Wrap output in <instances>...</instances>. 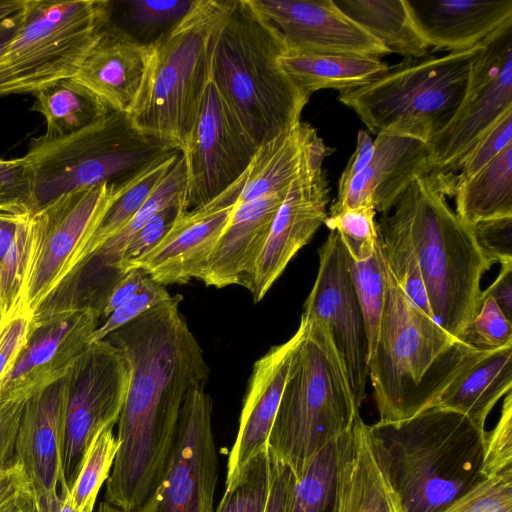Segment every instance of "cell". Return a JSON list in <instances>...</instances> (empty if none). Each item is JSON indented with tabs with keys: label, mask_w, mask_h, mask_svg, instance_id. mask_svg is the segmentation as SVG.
Here are the masks:
<instances>
[{
	"label": "cell",
	"mask_w": 512,
	"mask_h": 512,
	"mask_svg": "<svg viewBox=\"0 0 512 512\" xmlns=\"http://www.w3.org/2000/svg\"><path fill=\"white\" fill-rule=\"evenodd\" d=\"M171 296L104 339L121 354L129 386L118 419L119 442L105 501L129 510L158 487L174 449L180 410L189 390L205 386L209 367Z\"/></svg>",
	"instance_id": "cell-1"
},
{
	"label": "cell",
	"mask_w": 512,
	"mask_h": 512,
	"mask_svg": "<svg viewBox=\"0 0 512 512\" xmlns=\"http://www.w3.org/2000/svg\"><path fill=\"white\" fill-rule=\"evenodd\" d=\"M385 302L368 376L378 422L406 420L433 406L487 351L452 336L417 306L385 266Z\"/></svg>",
	"instance_id": "cell-2"
},
{
	"label": "cell",
	"mask_w": 512,
	"mask_h": 512,
	"mask_svg": "<svg viewBox=\"0 0 512 512\" xmlns=\"http://www.w3.org/2000/svg\"><path fill=\"white\" fill-rule=\"evenodd\" d=\"M446 195L442 180L427 173L410 183L389 213L415 248L432 317L459 338L481 307V280L492 266L473 227L450 207Z\"/></svg>",
	"instance_id": "cell-3"
},
{
	"label": "cell",
	"mask_w": 512,
	"mask_h": 512,
	"mask_svg": "<svg viewBox=\"0 0 512 512\" xmlns=\"http://www.w3.org/2000/svg\"><path fill=\"white\" fill-rule=\"evenodd\" d=\"M284 51L248 0H234L215 42L211 82L257 148L295 127L310 98L281 67Z\"/></svg>",
	"instance_id": "cell-4"
},
{
	"label": "cell",
	"mask_w": 512,
	"mask_h": 512,
	"mask_svg": "<svg viewBox=\"0 0 512 512\" xmlns=\"http://www.w3.org/2000/svg\"><path fill=\"white\" fill-rule=\"evenodd\" d=\"M372 428L406 512H439L484 479L486 431L458 411L431 406Z\"/></svg>",
	"instance_id": "cell-5"
},
{
	"label": "cell",
	"mask_w": 512,
	"mask_h": 512,
	"mask_svg": "<svg viewBox=\"0 0 512 512\" xmlns=\"http://www.w3.org/2000/svg\"><path fill=\"white\" fill-rule=\"evenodd\" d=\"M301 318L304 333L292 355L266 446L293 474L348 432L360 414L329 327L315 318Z\"/></svg>",
	"instance_id": "cell-6"
},
{
	"label": "cell",
	"mask_w": 512,
	"mask_h": 512,
	"mask_svg": "<svg viewBox=\"0 0 512 512\" xmlns=\"http://www.w3.org/2000/svg\"><path fill=\"white\" fill-rule=\"evenodd\" d=\"M234 0H196L150 43L136 100L127 112L141 133L183 149L211 81L215 42Z\"/></svg>",
	"instance_id": "cell-7"
},
{
	"label": "cell",
	"mask_w": 512,
	"mask_h": 512,
	"mask_svg": "<svg viewBox=\"0 0 512 512\" xmlns=\"http://www.w3.org/2000/svg\"><path fill=\"white\" fill-rule=\"evenodd\" d=\"M480 44L445 55L403 58L368 84L339 92L368 130L428 144L445 129L466 94Z\"/></svg>",
	"instance_id": "cell-8"
},
{
	"label": "cell",
	"mask_w": 512,
	"mask_h": 512,
	"mask_svg": "<svg viewBox=\"0 0 512 512\" xmlns=\"http://www.w3.org/2000/svg\"><path fill=\"white\" fill-rule=\"evenodd\" d=\"M176 151L180 150L172 144L138 131L127 113L116 111L66 137L32 138L25 157L31 170L33 213L69 192L123 185Z\"/></svg>",
	"instance_id": "cell-9"
},
{
	"label": "cell",
	"mask_w": 512,
	"mask_h": 512,
	"mask_svg": "<svg viewBox=\"0 0 512 512\" xmlns=\"http://www.w3.org/2000/svg\"><path fill=\"white\" fill-rule=\"evenodd\" d=\"M107 0H27L0 54V97L73 77L111 20Z\"/></svg>",
	"instance_id": "cell-10"
},
{
	"label": "cell",
	"mask_w": 512,
	"mask_h": 512,
	"mask_svg": "<svg viewBox=\"0 0 512 512\" xmlns=\"http://www.w3.org/2000/svg\"><path fill=\"white\" fill-rule=\"evenodd\" d=\"M125 184L69 192L33 213L32 247L21 308L33 315L57 288Z\"/></svg>",
	"instance_id": "cell-11"
},
{
	"label": "cell",
	"mask_w": 512,
	"mask_h": 512,
	"mask_svg": "<svg viewBox=\"0 0 512 512\" xmlns=\"http://www.w3.org/2000/svg\"><path fill=\"white\" fill-rule=\"evenodd\" d=\"M205 386L188 391L162 481L139 506L125 510L106 501L97 512H214L218 459L212 430V400Z\"/></svg>",
	"instance_id": "cell-12"
},
{
	"label": "cell",
	"mask_w": 512,
	"mask_h": 512,
	"mask_svg": "<svg viewBox=\"0 0 512 512\" xmlns=\"http://www.w3.org/2000/svg\"><path fill=\"white\" fill-rule=\"evenodd\" d=\"M512 110V20L480 43L463 101L448 126L428 144L429 169L451 176L477 139Z\"/></svg>",
	"instance_id": "cell-13"
},
{
	"label": "cell",
	"mask_w": 512,
	"mask_h": 512,
	"mask_svg": "<svg viewBox=\"0 0 512 512\" xmlns=\"http://www.w3.org/2000/svg\"><path fill=\"white\" fill-rule=\"evenodd\" d=\"M70 387L59 484H73L94 437L114 426L124 406L129 372L107 340L91 342L69 370Z\"/></svg>",
	"instance_id": "cell-14"
},
{
	"label": "cell",
	"mask_w": 512,
	"mask_h": 512,
	"mask_svg": "<svg viewBox=\"0 0 512 512\" xmlns=\"http://www.w3.org/2000/svg\"><path fill=\"white\" fill-rule=\"evenodd\" d=\"M256 149L210 81L181 150L186 175L183 210L206 206L233 185Z\"/></svg>",
	"instance_id": "cell-15"
},
{
	"label": "cell",
	"mask_w": 512,
	"mask_h": 512,
	"mask_svg": "<svg viewBox=\"0 0 512 512\" xmlns=\"http://www.w3.org/2000/svg\"><path fill=\"white\" fill-rule=\"evenodd\" d=\"M302 315L329 327L346 366L355 401L361 408L368 380V341L347 249L335 230L330 231L319 249L318 272Z\"/></svg>",
	"instance_id": "cell-16"
},
{
	"label": "cell",
	"mask_w": 512,
	"mask_h": 512,
	"mask_svg": "<svg viewBox=\"0 0 512 512\" xmlns=\"http://www.w3.org/2000/svg\"><path fill=\"white\" fill-rule=\"evenodd\" d=\"M331 151L327 147L313 157L288 187L264 247L241 284L250 291L255 303L262 300L294 255L324 224L329 185L323 162Z\"/></svg>",
	"instance_id": "cell-17"
},
{
	"label": "cell",
	"mask_w": 512,
	"mask_h": 512,
	"mask_svg": "<svg viewBox=\"0 0 512 512\" xmlns=\"http://www.w3.org/2000/svg\"><path fill=\"white\" fill-rule=\"evenodd\" d=\"M280 36L285 50L383 57L386 47L333 0H248Z\"/></svg>",
	"instance_id": "cell-18"
},
{
	"label": "cell",
	"mask_w": 512,
	"mask_h": 512,
	"mask_svg": "<svg viewBox=\"0 0 512 512\" xmlns=\"http://www.w3.org/2000/svg\"><path fill=\"white\" fill-rule=\"evenodd\" d=\"M99 319L90 310H70L33 323L5 378L1 400L27 399L63 378L90 344Z\"/></svg>",
	"instance_id": "cell-19"
},
{
	"label": "cell",
	"mask_w": 512,
	"mask_h": 512,
	"mask_svg": "<svg viewBox=\"0 0 512 512\" xmlns=\"http://www.w3.org/2000/svg\"><path fill=\"white\" fill-rule=\"evenodd\" d=\"M333 512H406L392 482L385 447L359 414L334 443Z\"/></svg>",
	"instance_id": "cell-20"
},
{
	"label": "cell",
	"mask_w": 512,
	"mask_h": 512,
	"mask_svg": "<svg viewBox=\"0 0 512 512\" xmlns=\"http://www.w3.org/2000/svg\"><path fill=\"white\" fill-rule=\"evenodd\" d=\"M305 329L301 318L294 335L273 346L253 366L239 419V429L227 460L225 490L236 487L254 459L267 446L295 348Z\"/></svg>",
	"instance_id": "cell-21"
},
{
	"label": "cell",
	"mask_w": 512,
	"mask_h": 512,
	"mask_svg": "<svg viewBox=\"0 0 512 512\" xmlns=\"http://www.w3.org/2000/svg\"><path fill=\"white\" fill-rule=\"evenodd\" d=\"M70 377L26 399L16 436L14 457L29 481L34 501L58 495Z\"/></svg>",
	"instance_id": "cell-22"
},
{
	"label": "cell",
	"mask_w": 512,
	"mask_h": 512,
	"mask_svg": "<svg viewBox=\"0 0 512 512\" xmlns=\"http://www.w3.org/2000/svg\"><path fill=\"white\" fill-rule=\"evenodd\" d=\"M373 142L370 163L338 188L328 214L372 203L376 212L386 215L414 179L430 173L427 144L387 133L377 134Z\"/></svg>",
	"instance_id": "cell-23"
},
{
	"label": "cell",
	"mask_w": 512,
	"mask_h": 512,
	"mask_svg": "<svg viewBox=\"0 0 512 512\" xmlns=\"http://www.w3.org/2000/svg\"><path fill=\"white\" fill-rule=\"evenodd\" d=\"M186 175L182 153L163 182L140 210L65 277L77 299L101 314L111 292L123 278L120 262L133 235L160 210L182 198Z\"/></svg>",
	"instance_id": "cell-24"
},
{
	"label": "cell",
	"mask_w": 512,
	"mask_h": 512,
	"mask_svg": "<svg viewBox=\"0 0 512 512\" xmlns=\"http://www.w3.org/2000/svg\"><path fill=\"white\" fill-rule=\"evenodd\" d=\"M326 148L316 129L300 121L260 145L240 178L203 207L226 208L285 191L313 157Z\"/></svg>",
	"instance_id": "cell-25"
},
{
	"label": "cell",
	"mask_w": 512,
	"mask_h": 512,
	"mask_svg": "<svg viewBox=\"0 0 512 512\" xmlns=\"http://www.w3.org/2000/svg\"><path fill=\"white\" fill-rule=\"evenodd\" d=\"M234 206L182 212L169 232L137 268L162 285L184 284L200 275Z\"/></svg>",
	"instance_id": "cell-26"
},
{
	"label": "cell",
	"mask_w": 512,
	"mask_h": 512,
	"mask_svg": "<svg viewBox=\"0 0 512 512\" xmlns=\"http://www.w3.org/2000/svg\"><path fill=\"white\" fill-rule=\"evenodd\" d=\"M150 45L137 41L111 20L73 78L111 111L127 113L140 91Z\"/></svg>",
	"instance_id": "cell-27"
},
{
	"label": "cell",
	"mask_w": 512,
	"mask_h": 512,
	"mask_svg": "<svg viewBox=\"0 0 512 512\" xmlns=\"http://www.w3.org/2000/svg\"><path fill=\"white\" fill-rule=\"evenodd\" d=\"M418 33L435 51L479 45L512 20V0H405Z\"/></svg>",
	"instance_id": "cell-28"
},
{
	"label": "cell",
	"mask_w": 512,
	"mask_h": 512,
	"mask_svg": "<svg viewBox=\"0 0 512 512\" xmlns=\"http://www.w3.org/2000/svg\"><path fill=\"white\" fill-rule=\"evenodd\" d=\"M287 190L234 206L200 275L207 286L223 288L242 282L252 271Z\"/></svg>",
	"instance_id": "cell-29"
},
{
	"label": "cell",
	"mask_w": 512,
	"mask_h": 512,
	"mask_svg": "<svg viewBox=\"0 0 512 512\" xmlns=\"http://www.w3.org/2000/svg\"><path fill=\"white\" fill-rule=\"evenodd\" d=\"M511 388L512 344L487 351L444 390L433 406L458 411L486 431L488 415Z\"/></svg>",
	"instance_id": "cell-30"
},
{
	"label": "cell",
	"mask_w": 512,
	"mask_h": 512,
	"mask_svg": "<svg viewBox=\"0 0 512 512\" xmlns=\"http://www.w3.org/2000/svg\"><path fill=\"white\" fill-rule=\"evenodd\" d=\"M285 73L307 96L323 89L341 91L361 87L388 68L376 56L323 54L285 50L279 57Z\"/></svg>",
	"instance_id": "cell-31"
},
{
	"label": "cell",
	"mask_w": 512,
	"mask_h": 512,
	"mask_svg": "<svg viewBox=\"0 0 512 512\" xmlns=\"http://www.w3.org/2000/svg\"><path fill=\"white\" fill-rule=\"evenodd\" d=\"M457 215L468 225L512 216V144L475 175L454 182Z\"/></svg>",
	"instance_id": "cell-32"
},
{
	"label": "cell",
	"mask_w": 512,
	"mask_h": 512,
	"mask_svg": "<svg viewBox=\"0 0 512 512\" xmlns=\"http://www.w3.org/2000/svg\"><path fill=\"white\" fill-rule=\"evenodd\" d=\"M333 1L390 53L403 58H419L429 54V47L414 26L405 0Z\"/></svg>",
	"instance_id": "cell-33"
},
{
	"label": "cell",
	"mask_w": 512,
	"mask_h": 512,
	"mask_svg": "<svg viewBox=\"0 0 512 512\" xmlns=\"http://www.w3.org/2000/svg\"><path fill=\"white\" fill-rule=\"evenodd\" d=\"M34 111L46 121L47 139H58L76 133L111 111L92 91L73 77L57 80L33 93Z\"/></svg>",
	"instance_id": "cell-34"
},
{
	"label": "cell",
	"mask_w": 512,
	"mask_h": 512,
	"mask_svg": "<svg viewBox=\"0 0 512 512\" xmlns=\"http://www.w3.org/2000/svg\"><path fill=\"white\" fill-rule=\"evenodd\" d=\"M180 155L181 151H176L161 157L124 185L83 245L72 269L129 222L160 186Z\"/></svg>",
	"instance_id": "cell-35"
},
{
	"label": "cell",
	"mask_w": 512,
	"mask_h": 512,
	"mask_svg": "<svg viewBox=\"0 0 512 512\" xmlns=\"http://www.w3.org/2000/svg\"><path fill=\"white\" fill-rule=\"evenodd\" d=\"M348 258L352 283L365 323L369 357L377 341L385 302L386 259L380 233L371 252L360 257L348 254Z\"/></svg>",
	"instance_id": "cell-36"
},
{
	"label": "cell",
	"mask_w": 512,
	"mask_h": 512,
	"mask_svg": "<svg viewBox=\"0 0 512 512\" xmlns=\"http://www.w3.org/2000/svg\"><path fill=\"white\" fill-rule=\"evenodd\" d=\"M377 223L391 273L410 299L432 317L419 260L406 230L391 213Z\"/></svg>",
	"instance_id": "cell-37"
},
{
	"label": "cell",
	"mask_w": 512,
	"mask_h": 512,
	"mask_svg": "<svg viewBox=\"0 0 512 512\" xmlns=\"http://www.w3.org/2000/svg\"><path fill=\"white\" fill-rule=\"evenodd\" d=\"M113 428L108 426L94 437L68 489L72 504L78 512H93L99 490L110 475L119 448Z\"/></svg>",
	"instance_id": "cell-38"
},
{
	"label": "cell",
	"mask_w": 512,
	"mask_h": 512,
	"mask_svg": "<svg viewBox=\"0 0 512 512\" xmlns=\"http://www.w3.org/2000/svg\"><path fill=\"white\" fill-rule=\"evenodd\" d=\"M335 453L331 444L294 474L287 512H333Z\"/></svg>",
	"instance_id": "cell-39"
},
{
	"label": "cell",
	"mask_w": 512,
	"mask_h": 512,
	"mask_svg": "<svg viewBox=\"0 0 512 512\" xmlns=\"http://www.w3.org/2000/svg\"><path fill=\"white\" fill-rule=\"evenodd\" d=\"M196 0H130L118 22H112L139 42L150 44L180 22Z\"/></svg>",
	"instance_id": "cell-40"
},
{
	"label": "cell",
	"mask_w": 512,
	"mask_h": 512,
	"mask_svg": "<svg viewBox=\"0 0 512 512\" xmlns=\"http://www.w3.org/2000/svg\"><path fill=\"white\" fill-rule=\"evenodd\" d=\"M375 216L373 204L365 203L328 214L324 224L330 231L335 230L340 234L349 256L359 257L373 248L379 237Z\"/></svg>",
	"instance_id": "cell-41"
},
{
	"label": "cell",
	"mask_w": 512,
	"mask_h": 512,
	"mask_svg": "<svg viewBox=\"0 0 512 512\" xmlns=\"http://www.w3.org/2000/svg\"><path fill=\"white\" fill-rule=\"evenodd\" d=\"M270 477V457L266 449L252 462L245 478L225 490L214 512H264Z\"/></svg>",
	"instance_id": "cell-42"
},
{
	"label": "cell",
	"mask_w": 512,
	"mask_h": 512,
	"mask_svg": "<svg viewBox=\"0 0 512 512\" xmlns=\"http://www.w3.org/2000/svg\"><path fill=\"white\" fill-rule=\"evenodd\" d=\"M511 144L512 110L501 116L467 151L456 170L460 173L457 176L446 177L450 194L452 195L454 182L475 175Z\"/></svg>",
	"instance_id": "cell-43"
},
{
	"label": "cell",
	"mask_w": 512,
	"mask_h": 512,
	"mask_svg": "<svg viewBox=\"0 0 512 512\" xmlns=\"http://www.w3.org/2000/svg\"><path fill=\"white\" fill-rule=\"evenodd\" d=\"M458 339L480 351L495 350L512 344V321L484 295L477 315Z\"/></svg>",
	"instance_id": "cell-44"
},
{
	"label": "cell",
	"mask_w": 512,
	"mask_h": 512,
	"mask_svg": "<svg viewBox=\"0 0 512 512\" xmlns=\"http://www.w3.org/2000/svg\"><path fill=\"white\" fill-rule=\"evenodd\" d=\"M439 512H512V473L484 478Z\"/></svg>",
	"instance_id": "cell-45"
},
{
	"label": "cell",
	"mask_w": 512,
	"mask_h": 512,
	"mask_svg": "<svg viewBox=\"0 0 512 512\" xmlns=\"http://www.w3.org/2000/svg\"><path fill=\"white\" fill-rule=\"evenodd\" d=\"M182 212L185 211L180 198L156 213L133 235L121 258L123 274L137 268L139 261L159 244Z\"/></svg>",
	"instance_id": "cell-46"
},
{
	"label": "cell",
	"mask_w": 512,
	"mask_h": 512,
	"mask_svg": "<svg viewBox=\"0 0 512 512\" xmlns=\"http://www.w3.org/2000/svg\"><path fill=\"white\" fill-rule=\"evenodd\" d=\"M484 478L512 473V393L504 398L495 427L486 432L481 469Z\"/></svg>",
	"instance_id": "cell-47"
},
{
	"label": "cell",
	"mask_w": 512,
	"mask_h": 512,
	"mask_svg": "<svg viewBox=\"0 0 512 512\" xmlns=\"http://www.w3.org/2000/svg\"><path fill=\"white\" fill-rule=\"evenodd\" d=\"M171 295L166 287L146 275L137 292L113 311L93 332L90 343L103 340L111 332L135 319L145 311L167 301Z\"/></svg>",
	"instance_id": "cell-48"
},
{
	"label": "cell",
	"mask_w": 512,
	"mask_h": 512,
	"mask_svg": "<svg viewBox=\"0 0 512 512\" xmlns=\"http://www.w3.org/2000/svg\"><path fill=\"white\" fill-rule=\"evenodd\" d=\"M33 327L32 315L18 308L0 323V394L3 382L11 371Z\"/></svg>",
	"instance_id": "cell-49"
},
{
	"label": "cell",
	"mask_w": 512,
	"mask_h": 512,
	"mask_svg": "<svg viewBox=\"0 0 512 512\" xmlns=\"http://www.w3.org/2000/svg\"><path fill=\"white\" fill-rule=\"evenodd\" d=\"M23 205L33 212L31 170L26 157L0 158V207Z\"/></svg>",
	"instance_id": "cell-50"
},
{
	"label": "cell",
	"mask_w": 512,
	"mask_h": 512,
	"mask_svg": "<svg viewBox=\"0 0 512 512\" xmlns=\"http://www.w3.org/2000/svg\"><path fill=\"white\" fill-rule=\"evenodd\" d=\"M473 231L491 266L512 261V216L480 221Z\"/></svg>",
	"instance_id": "cell-51"
},
{
	"label": "cell",
	"mask_w": 512,
	"mask_h": 512,
	"mask_svg": "<svg viewBox=\"0 0 512 512\" xmlns=\"http://www.w3.org/2000/svg\"><path fill=\"white\" fill-rule=\"evenodd\" d=\"M269 453V452H268ZM269 489L264 512H287L294 474L270 454Z\"/></svg>",
	"instance_id": "cell-52"
},
{
	"label": "cell",
	"mask_w": 512,
	"mask_h": 512,
	"mask_svg": "<svg viewBox=\"0 0 512 512\" xmlns=\"http://www.w3.org/2000/svg\"><path fill=\"white\" fill-rule=\"evenodd\" d=\"M500 265L496 279L483 290L482 296H490L504 315L512 321V261Z\"/></svg>",
	"instance_id": "cell-53"
},
{
	"label": "cell",
	"mask_w": 512,
	"mask_h": 512,
	"mask_svg": "<svg viewBox=\"0 0 512 512\" xmlns=\"http://www.w3.org/2000/svg\"><path fill=\"white\" fill-rule=\"evenodd\" d=\"M146 273L141 268L127 272L118 282L103 308L101 318H107L113 311L128 301L139 289Z\"/></svg>",
	"instance_id": "cell-54"
},
{
	"label": "cell",
	"mask_w": 512,
	"mask_h": 512,
	"mask_svg": "<svg viewBox=\"0 0 512 512\" xmlns=\"http://www.w3.org/2000/svg\"><path fill=\"white\" fill-rule=\"evenodd\" d=\"M374 154V142L365 130H359L357 134L356 148L345 169L343 170L338 188H342L355 175L360 173L370 163Z\"/></svg>",
	"instance_id": "cell-55"
},
{
	"label": "cell",
	"mask_w": 512,
	"mask_h": 512,
	"mask_svg": "<svg viewBox=\"0 0 512 512\" xmlns=\"http://www.w3.org/2000/svg\"><path fill=\"white\" fill-rule=\"evenodd\" d=\"M29 488V481L20 464L16 462L0 468V511Z\"/></svg>",
	"instance_id": "cell-56"
},
{
	"label": "cell",
	"mask_w": 512,
	"mask_h": 512,
	"mask_svg": "<svg viewBox=\"0 0 512 512\" xmlns=\"http://www.w3.org/2000/svg\"><path fill=\"white\" fill-rule=\"evenodd\" d=\"M34 505L36 512H78L72 504L66 485H59L56 497L34 501Z\"/></svg>",
	"instance_id": "cell-57"
},
{
	"label": "cell",
	"mask_w": 512,
	"mask_h": 512,
	"mask_svg": "<svg viewBox=\"0 0 512 512\" xmlns=\"http://www.w3.org/2000/svg\"><path fill=\"white\" fill-rule=\"evenodd\" d=\"M22 10L0 22V54L18 28L22 18Z\"/></svg>",
	"instance_id": "cell-58"
},
{
	"label": "cell",
	"mask_w": 512,
	"mask_h": 512,
	"mask_svg": "<svg viewBox=\"0 0 512 512\" xmlns=\"http://www.w3.org/2000/svg\"><path fill=\"white\" fill-rule=\"evenodd\" d=\"M0 512H36L30 488L18 495Z\"/></svg>",
	"instance_id": "cell-59"
},
{
	"label": "cell",
	"mask_w": 512,
	"mask_h": 512,
	"mask_svg": "<svg viewBox=\"0 0 512 512\" xmlns=\"http://www.w3.org/2000/svg\"><path fill=\"white\" fill-rule=\"evenodd\" d=\"M26 399L0 401V428L23 410Z\"/></svg>",
	"instance_id": "cell-60"
},
{
	"label": "cell",
	"mask_w": 512,
	"mask_h": 512,
	"mask_svg": "<svg viewBox=\"0 0 512 512\" xmlns=\"http://www.w3.org/2000/svg\"><path fill=\"white\" fill-rule=\"evenodd\" d=\"M26 3L27 0H0V22L20 12Z\"/></svg>",
	"instance_id": "cell-61"
},
{
	"label": "cell",
	"mask_w": 512,
	"mask_h": 512,
	"mask_svg": "<svg viewBox=\"0 0 512 512\" xmlns=\"http://www.w3.org/2000/svg\"><path fill=\"white\" fill-rule=\"evenodd\" d=\"M19 208H27L29 209L28 207L26 206H23V205H14V206H6V207H0V227L2 225V222L5 218V216L12 210H15V209H19ZM30 210V209H29Z\"/></svg>",
	"instance_id": "cell-62"
},
{
	"label": "cell",
	"mask_w": 512,
	"mask_h": 512,
	"mask_svg": "<svg viewBox=\"0 0 512 512\" xmlns=\"http://www.w3.org/2000/svg\"><path fill=\"white\" fill-rule=\"evenodd\" d=\"M1 320H2V317H1V315H0V323H1Z\"/></svg>",
	"instance_id": "cell-63"
},
{
	"label": "cell",
	"mask_w": 512,
	"mask_h": 512,
	"mask_svg": "<svg viewBox=\"0 0 512 512\" xmlns=\"http://www.w3.org/2000/svg\"><path fill=\"white\" fill-rule=\"evenodd\" d=\"M6 207V206H5Z\"/></svg>",
	"instance_id": "cell-64"
}]
</instances>
